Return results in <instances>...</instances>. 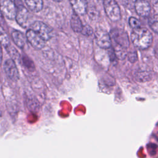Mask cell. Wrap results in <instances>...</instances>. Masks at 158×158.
Instances as JSON below:
<instances>
[{"instance_id": "obj_1", "label": "cell", "mask_w": 158, "mask_h": 158, "mask_svg": "<svg viewBox=\"0 0 158 158\" xmlns=\"http://www.w3.org/2000/svg\"><path fill=\"white\" fill-rule=\"evenodd\" d=\"M131 40L134 46L140 49L149 48L152 43V36L148 30L144 28L133 29Z\"/></svg>"}, {"instance_id": "obj_2", "label": "cell", "mask_w": 158, "mask_h": 158, "mask_svg": "<svg viewBox=\"0 0 158 158\" xmlns=\"http://www.w3.org/2000/svg\"><path fill=\"white\" fill-rule=\"evenodd\" d=\"M103 4L105 12L110 20L117 22L120 19V9L115 0H104Z\"/></svg>"}, {"instance_id": "obj_3", "label": "cell", "mask_w": 158, "mask_h": 158, "mask_svg": "<svg viewBox=\"0 0 158 158\" xmlns=\"http://www.w3.org/2000/svg\"><path fill=\"white\" fill-rule=\"evenodd\" d=\"M14 3L17 8L15 19L21 27L26 28L28 25L30 16L28 10L23 5L22 0H14Z\"/></svg>"}, {"instance_id": "obj_4", "label": "cell", "mask_w": 158, "mask_h": 158, "mask_svg": "<svg viewBox=\"0 0 158 158\" xmlns=\"http://www.w3.org/2000/svg\"><path fill=\"white\" fill-rule=\"evenodd\" d=\"M30 27V29L36 33L44 41L49 40L52 36V29L42 22L36 21Z\"/></svg>"}, {"instance_id": "obj_5", "label": "cell", "mask_w": 158, "mask_h": 158, "mask_svg": "<svg viewBox=\"0 0 158 158\" xmlns=\"http://www.w3.org/2000/svg\"><path fill=\"white\" fill-rule=\"evenodd\" d=\"M0 12L9 20L15 19L17 8L15 3L11 0H0Z\"/></svg>"}, {"instance_id": "obj_6", "label": "cell", "mask_w": 158, "mask_h": 158, "mask_svg": "<svg viewBox=\"0 0 158 158\" xmlns=\"http://www.w3.org/2000/svg\"><path fill=\"white\" fill-rule=\"evenodd\" d=\"M94 35L96 42L100 48L109 49L111 47L112 41L110 36L105 30L102 28L96 29Z\"/></svg>"}, {"instance_id": "obj_7", "label": "cell", "mask_w": 158, "mask_h": 158, "mask_svg": "<svg viewBox=\"0 0 158 158\" xmlns=\"http://www.w3.org/2000/svg\"><path fill=\"white\" fill-rule=\"evenodd\" d=\"M112 37L114 39L115 44L127 48L129 46L130 42L127 33L122 29H114L111 31Z\"/></svg>"}, {"instance_id": "obj_8", "label": "cell", "mask_w": 158, "mask_h": 158, "mask_svg": "<svg viewBox=\"0 0 158 158\" xmlns=\"http://www.w3.org/2000/svg\"><path fill=\"white\" fill-rule=\"evenodd\" d=\"M4 70L7 76L13 81L19 79V73L14 60L12 59L6 60L3 65Z\"/></svg>"}, {"instance_id": "obj_9", "label": "cell", "mask_w": 158, "mask_h": 158, "mask_svg": "<svg viewBox=\"0 0 158 158\" xmlns=\"http://www.w3.org/2000/svg\"><path fill=\"white\" fill-rule=\"evenodd\" d=\"M26 37L30 44L36 49H41L45 45V41L31 29L27 30Z\"/></svg>"}, {"instance_id": "obj_10", "label": "cell", "mask_w": 158, "mask_h": 158, "mask_svg": "<svg viewBox=\"0 0 158 158\" xmlns=\"http://www.w3.org/2000/svg\"><path fill=\"white\" fill-rule=\"evenodd\" d=\"M135 9L137 14L141 17H148L151 11V6L148 0H136Z\"/></svg>"}, {"instance_id": "obj_11", "label": "cell", "mask_w": 158, "mask_h": 158, "mask_svg": "<svg viewBox=\"0 0 158 158\" xmlns=\"http://www.w3.org/2000/svg\"><path fill=\"white\" fill-rule=\"evenodd\" d=\"M70 2L76 14L83 15L87 12L88 3L86 0H70Z\"/></svg>"}, {"instance_id": "obj_12", "label": "cell", "mask_w": 158, "mask_h": 158, "mask_svg": "<svg viewBox=\"0 0 158 158\" xmlns=\"http://www.w3.org/2000/svg\"><path fill=\"white\" fill-rule=\"evenodd\" d=\"M12 38L14 43L19 48H23L25 44V38L23 34L19 30H13L11 33Z\"/></svg>"}, {"instance_id": "obj_13", "label": "cell", "mask_w": 158, "mask_h": 158, "mask_svg": "<svg viewBox=\"0 0 158 158\" xmlns=\"http://www.w3.org/2000/svg\"><path fill=\"white\" fill-rule=\"evenodd\" d=\"M70 25L72 30L76 32V33H81L82 28H83V25L81 23V21L78 17V14L74 12L72 15L71 17V20H70Z\"/></svg>"}, {"instance_id": "obj_14", "label": "cell", "mask_w": 158, "mask_h": 158, "mask_svg": "<svg viewBox=\"0 0 158 158\" xmlns=\"http://www.w3.org/2000/svg\"><path fill=\"white\" fill-rule=\"evenodd\" d=\"M27 7L34 12L41 11L43 7V0H25Z\"/></svg>"}, {"instance_id": "obj_15", "label": "cell", "mask_w": 158, "mask_h": 158, "mask_svg": "<svg viewBox=\"0 0 158 158\" xmlns=\"http://www.w3.org/2000/svg\"><path fill=\"white\" fill-rule=\"evenodd\" d=\"M127 49V48L115 44L114 46V52L115 57L120 60H123L125 59V57L128 55Z\"/></svg>"}, {"instance_id": "obj_16", "label": "cell", "mask_w": 158, "mask_h": 158, "mask_svg": "<svg viewBox=\"0 0 158 158\" xmlns=\"http://www.w3.org/2000/svg\"><path fill=\"white\" fill-rule=\"evenodd\" d=\"M0 43L4 48H7L10 46V41L6 32L0 24Z\"/></svg>"}, {"instance_id": "obj_17", "label": "cell", "mask_w": 158, "mask_h": 158, "mask_svg": "<svg viewBox=\"0 0 158 158\" xmlns=\"http://www.w3.org/2000/svg\"><path fill=\"white\" fill-rule=\"evenodd\" d=\"M148 23L150 28L157 34H158V14H154L149 17Z\"/></svg>"}, {"instance_id": "obj_18", "label": "cell", "mask_w": 158, "mask_h": 158, "mask_svg": "<svg viewBox=\"0 0 158 158\" xmlns=\"http://www.w3.org/2000/svg\"><path fill=\"white\" fill-rule=\"evenodd\" d=\"M22 63L23 64V65L29 70L30 71H33L35 70V64L33 62V60L28 57L27 56H23L22 57Z\"/></svg>"}, {"instance_id": "obj_19", "label": "cell", "mask_w": 158, "mask_h": 158, "mask_svg": "<svg viewBox=\"0 0 158 158\" xmlns=\"http://www.w3.org/2000/svg\"><path fill=\"white\" fill-rule=\"evenodd\" d=\"M135 77L138 81L144 82L150 79L151 75L149 73V72H145V71H142V72H137L135 75Z\"/></svg>"}, {"instance_id": "obj_20", "label": "cell", "mask_w": 158, "mask_h": 158, "mask_svg": "<svg viewBox=\"0 0 158 158\" xmlns=\"http://www.w3.org/2000/svg\"><path fill=\"white\" fill-rule=\"evenodd\" d=\"M6 49L8 51V53L10 55V56L12 57V59H13L14 60H19V59L20 58V54H19V53L18 52V51H17V49L14 47L11 46L10 45L7 48H6Z\"/></svg>"}, {"instance_id": "obj_21", "label": "cell", "mask_w": 158, "mask_h": 158, "mask_svg": "<svg viewBox=\"0 0 158 158\" xmlns=\"http://www.w3.org/2000/svg\"><path fill=\"white\" fill-rule=\"evenodd\" d=\"M128 23H129L130 26L133 29L140 28L141 22H139V20H138L135 17H130V19L128 20Z\"/></svg>"}, {"instance_id": "obj_22", "label": "cell", "mask_w": 158, "mask_h": 158, "mask_svg": "<svg viewBox=\"0 0 158 158\" xmlns=\"http://www.w3.org/2000/svg\"><path fill=\"white\" fill-rule=\"evenodd\" d=\"M81 33L83 35H85V36H90L91 35L93 34V29L91 28V27L89 25H85L83 26Z\"/></svg>"}, {"instance_id": "obj_23", "label": "cell", "mask_w": 158, "mask_h": 158, "mask_svg": "<svg viewBox=\"0 0 158 158\" xmlns=\"http://www.w3.org/2000/svg\"><path fill=\"white\" fill-rule=\"evenodd\" d=\"M128 59L129 61L133 63L138 60V55L136 52H130L128 53Z\"/></svg>"}, {"instance_id": "obj_24", "label": "cell", "mask_w": 158, "mask_h": 158, "mask_svg": "<svg viewBox=\"0 0 158 158\" xmlns=\"http://www.w3.org/2000/svg\"><path fill=\"white\" fill-rule=\"evenodd\" d=\"M87 12H88V15H89L90 18L92 19H96V18H97V17H98V11H97L95 9H93V8L88 9V7Z\"/></svg>"}, {"instance_id": "obj_25", "label": "cell", "mask_w": 158, "mask_h": 158, "mask_svg": "<svg viewBox=\"0 0 158 158\" xmlns=\"http://www.w3.org/2000/svg\"><path fill=\"white\" fill-rule=\"evenodd\" d=\"M2 45L0 43V65H1L2 63Z\"/></svg>"}, {"instance_id": "obj_26", "label": "cell", "mask_w": 158, "mask_h": 158, "mask_svg": "<svg viewBox=\"0 0 158 158\" xmlns=\"http://www.w3.org/2000/svg\"><path fill=\"white\" fill-rule=\"evenodd\" d=\"M53 1H56V2H60V1H62V0H53Z\"/></svg>"}, {"instance_id": "obj_27", "label": "cell", "mask_w": 158, "mask_h": 158, "mask_svg": "<svg viewBox=\"0 0 158 158\" xmlns=\"http://www.w3.org/2000/svg\"><path fill=\"white\" fill-rule=\"evenodd\" d=\"M103 1H104V0H103Z\"/></svg>"}]
</instances>
